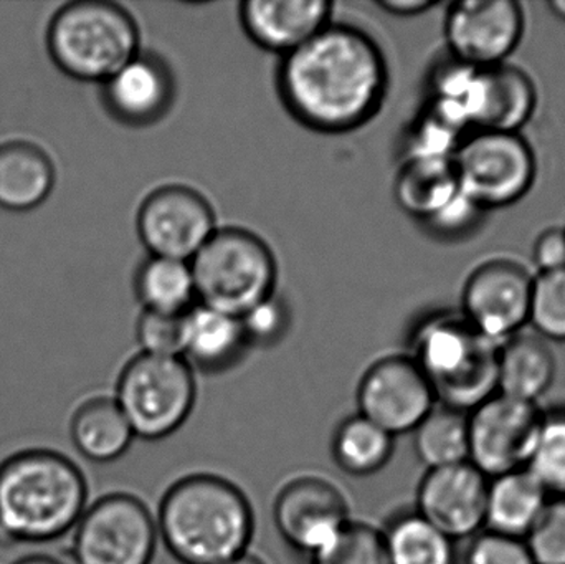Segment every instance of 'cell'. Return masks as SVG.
Masks as SVG:
<instances>
[{
  "label": "cell",
  "instance_id": "83f0119b",
  "mask_svg": "<svg viewBox=\"0 0 565 564\" xmlns=\"http://www.w3.org/2000/svg\"><path fill=\"white\" fill-rule=\"evenodd\" d=\"M394 454V436L361 414L345 419L332 439V457L342 472L369 477L384 469Z\"/></svg>",
  "mask_w": 565,
  "mask_h": 564
},
{
  "label": "cell",
  "instance_id": "836d02e7",
  "mask_svg": "<svg viewBox=\"0 0 565 564\" xmlns=\"http://www.w3.org/2000/svg\"><path fill=\"white\" fill-rule=\"evenodd\" d=\"M524 542L534 564H565V497H550Z\"/></svg>",
  "mask_w": 565,
  "mask_h": 564
},
{
  "label": "cell",
  "instance_id": "60d3db41",
  "mask_svg": "<svg viewBox=\"0 0 565 564\" xmlns=\"http://www.w3.org/2000/svg\"><path fill=\"white\" fill-rule=\"evenodd\" d=\"M222 564H265L262 562L260 558H257V556L248 555V553H245V555L237 556V558L231 560V562H225Z\"/></svg>",
  "mask_w": 565,
  "mask_h": 564
},
{
  "label": "cell",
  "instance_id": "8992f818",
  "mask_svg": "<svg viewBox=\"0 0 565 564\" xmlns=\"http://www.w3.org/2000/svg\"><path fill=\"white\" fill-rule=\"evenodd\" d=\"M199 304L241 318L275 294L277 260L254 232L217 228L191 262Z\"/></svg>",
  "mask_w": 565,
  "mask_h": 564
},
{
  "label": "cell",
  "instance_id": "f1b7e54d",
  "mask_svg": "<svg viewBox=\"0 0 565 564\" xmlns=\"http://www.w3.org/2000/svg\"><path fill=\"white\" fill-rule=\"evenodd\" d=\"M414 446L428 470L468 462V413L437 404L414 430Z\"/></svg>",
  "mask_w": 565,
  "mask_h": 564
},
{
  "label": "cell",
  "instance_id": "5b68a950",
  "mask_svg": "<svg viewBox=\"0 0 565 564\" xmlns=\"http://www.w3.org/2000/svg\"><path fill=\"white\" fill-rule=\"evenodd\" d=\"M498 348L463 317H438L418 330L412 358L438 404L470 413L498 393Z\"/></svg>",
  "mask_w": 565,
  "mask_h": 564
},
{
  "label": "cell",
  "instance_id": "5bb4252c",
  "mask_svg": "<svg viewBox=\"0 0 565 564\" xmlns=\"http://www.w3.org/2000/svg\"><path fill=\"white\" fill-rule=\"evenodd\" d=\"M523 33V7L514 0H461L450 7L445 20L451 55L477 70L503 65Z\"/></svg>",
  "mask_w": 565,
  "mask_h": 564
},
{
  "label": "cell",
  "instance_id": "cb8c5ba5",
  "mask_svg": "<svg viewBox=\"0 0 565 564\" xmlns=\"http://www.w3.org/2000/svg\"><path fill=\"white\" fill-rule=\"evenodd\" d=\"M247 344L241 318L201 304L188 311L184 358L204 370L227 368L241 357Z\"/></svg>",
  "mask_w": 565,
  "mask_h": 564
},
{
  "label": "cell",
  "instance_id": "ac0fdd59",
  "mask_svg": "<svg viewBox=\"0 0 565 564\" xmlns=\"http://www.w3.org/2000/svg\"><path fill=\"white\" fill-rule=\"evenodd\" d=\"M331 12L328 0H247L241 20L257 45L286 56L328 26Z\"/></svg>",
  "mask_w": 565,
  "mask_h": 564
},
{
  "label": "cell",
  "instance_id": "74e56055",
  "mask_svg": "<svg viewBox=\"0 0 565 564\" xmlns=\"http://www.w3.org/2000/svg\"><path fill=\"white\" fill-rule=\"evenodd\" d=\"M377 6L392 15L412 17L434 9L437 3L428 2V0H382V2H377Z\"/></svg>",
  "mask_w": 565,
  "mask_h": 564
},
{
  "label": "cell",
  "instance_id": "2e32d148",
  "mask_svg": "<svg viewBox=\"0 0 565 564\" xmlns=\"http://www.w3.org/2000/svg\"><path fill=\"white\" fill-rule=\"evenodd\" d=\"M490 479L471 462L427 470L417 492L418 515L448 539H473L484 529Z\"/></svg>",
  "mask_w": 565,
  "mask_h": 564
},
{
  "label": "cell",
  "instance_id": "d6a6232c",
  "mask_svg": "<svg viewBox=\"0 0 565 564\" xmlns=\"http://www.w3.org/2000/svg\"><path fill=\"white\" fill-rule=\"evenodd\" d=\"M188 313L168 315L145 310L138 321L142 353L151 357L184 358Z\"/></svg>",
  "mask_w": 565,
  "mask_h": 564
},
{
  "label": "cell",
  "instance_id": "7402d4cb",
  "mask_svg": "<svg viewBox=\"0 0 565 564\" xmlns=\"http://www.w3.org/2000/svg\"><path fill=\"white\" fill-rule=\"evenodd\" d=\"M547 500L550 493L527 469L494 477L488 483L484 529L526 539Z\"/></svg>",
  "mask_w": 565,
  "mask_h": 564
},
{
  "label": "cell",
  "instance_id": "8d00e7d4",
  "mask_svg": "<svg viewBox=\"0 0 565 564\" xmlns=\"http://www.w3.org/2000/svg\"><path fill=\"white\" fill-rule=\"evenodd\" d=\"M533 260L541 274L564 270L565 228H546L534 242Z\"/></svg>",
  "mask_w": 565,
  "mask_h": 564
},
{
  "label": "cell",
  "instance_id": "484cf974",
  "mask_svg": "<svg viewBox=\"0 0 565 564\" xmlns=\"http://www.w3.org/2000/svg\"><path fill=\"white\" fill-rule=\"evenodd\" d=\"M382 535L388 564H457L454 540L417 512L398 515Z\"/></svg>",
  "mask_w": 565,
  "mask_h": 564
},
{
  "label": "cell",
  "instance_id": "52a82bcc",
  "mask_svg": "<svg viewBox=\"0 0 565 564\" xmlns=\"http://www.w3.org/2000/svg\"><path fill=\"white\" fill-rule=\"evenodd\" d=\"M195 394L188 360L141 353L121 371L115 400L136 437L161 440L189 419Z\"/></svg>",
  "mask_w": 565,
  "mask_h": 564
},
{
  "label": "cell",
  "instance_id": "ab89813d",
  "mask_svg": "<svg viewBox=\"0 0 565 564\" xmlns=\"http://www.w3.org/2000/svg\"><path fill=\"white\" fill-rule=\"evenodd\" d=\"M547 7H550L551 12H553L557 19L565 22V0H551V2H547Z\"/></svg>",
  "mask_w": 565,
  "mask_h": 564
},
{
  "label": "cell",
  "instance_id": "1f68e13d",
  "mask_svg": "<svg viewBox=\"0 0 565 564\" xmlns=\"http://www.w3.org/2000/svg\"><path fill=\"white\" fill-rule=\"evenodd\" d=\"M530 323L543 340L565 341V268L534 277Z\"/></svg>",
  "mask_w": 565,
  "mask_h": 564
},
{
  "label": "cell",
  "instance_id": "30bf717a",
  "mask_svg": "<svg viewBox=\"0 0 565 564\" xmlns=\"http://www.w3.org/2000/svg\"><path fill=\"white\" fill-rule=\"evenodd\" d=\"M544 411L497 393L468 413V462L488 479L526 469Z\"/></svg>",
  "mask_w": 565,
  "mask_h": 564
},
{
  "label": "cell",
  "instance_id": "603a6c76",
  "mask_svg": "<svg viewBox=\"0 0 565 564\" xmlns=\"http://www.w3.org/2000/svg\"><path fill=\"white\" fill-rule=\"evenodd\" d=\"M75 449L89 462L109 464L128 453L136 439L115 397H92L79 404L70 421Z\"/></svg>",
  "mask_w": 565,
  "mask_h": 564
},
{
  "label": "cell",
  "instance_id": "6da1fadb",
  "mask_svg": "<svg viewBox=\"0 0 565 564\" xmlns=\"http://www.w3.org/2000/svg\"><path fill=\"white\" fill-rule=\"evenodd\" d=\"M388 70L377 43L351 25L329 23L282 56L278 88L286 108L308 128L345 132L384 103Z\"/></svg>",
  "mask_w": 565,
  "mask_h": 564
},
{
  "label": "cell",
  "instance_id": "4dcf8cb0",
  "mask_svg": "<svg viewBox=\"0 0 565 564\" xmlns=\"http://www.w3.org/2000/svg\"><path fill=\"white\" fill-rule=\"evenodd\" d=\"M312 564H388L384 535L365 523L349 522L345 529L312 556Z\"/></svg>",
  "mask_w": 565,
  "mask_h": 564
},
{
  "label": "cell",
  "instance_id": "3957f363",
  "mask_svg": "<svg viewBox=\"0 0 565 564\" xmlns=\"http://www.w3.org/2000/svg\"><path fill=\"white\" fill-rule=\"evenodd\" d=\"M156 525L166 549L182 564H222L247 553L255 520L237 486L199 473L166 492Z\"/></svg>",
  "mask_w": 565,
  "mask_h": 564
},
{
  "label": "cell",
  "instance_id": "7a4b0ae2",
  "mask_svg": "<svg viewBox=\"0 0 565 564\" xmlns=\"http://www.w3.org/2000/svg\"><path fill=\"white\" fill-rule=\"evenodd\" d=\"M88 509V483L65 454L25 449L0 462V545L55 542Z\"/></svg>",
  "mask_w": 565,
  "mask_h": 564
},
{
  "label": "cell",
  "instance_id": "7c38bea8",
  "mask_svg": "<svg viewBox=\"0 0 565 564\" xmlns=\"http://www.w3.org/2000/svg\"><path fill=\"white\" fill-rule=\"evenodd\" d=\"M534 277L516 262L498 258L480 265L463 288L461 317L501 347L530 323Z\"/></svg>",
  "mask_w": 565,
  "mask_h": 564
},
{
  "label": "cell",
  "instance_id": "9c48e42d",
  "mask_svg": "<svg viewBox=\"0 0 565 564\" xmlns=\"http://www.w3.org/2000/svg\"><path fill=\"white\" fill-rule=\"evenodd\" d=\"M158 525L148 507L128 493H109L83 513L73 535L76 564H151Z\"/></svg>",
  "mask_w": 565,
  "mask_h": 564
},
{
  "label": "cell",
  "instance_id": "ffe728a7",
  "mask_svg": "<svg viewBox=\"0 0 565 564\" xmlns=\"http://www.w3.org/2000/svg\"><path fill=\"white\" fill-rule=\"evenodd\" d=\"M556 357L537 334L518 333L498 348V393L537 404L556 381Z\"/></svg>",
  "mask_w": 565,
  "mask_h": 564
},
{
  "label": "cell",
  "instance_id": "d590c367",
  "mask_svg": "<svg viewBox=\"0 0 565 564\" xmlns=\"http://www.w3.org/2000/svg\"><path fill=\"white\" fill-rule=\"evenodd\" d=\"M241 321L248 343L268 347L277 343L288 330V307L274 294L242 315Z\"/></svg>",
  "mask_w": 565,
  "mask_h": 564
},
{
  "label": "cell",
  "instance_id": "277c9868",
  "mask_svg": "<svg viewBox=\"0 0 565 564\" xmlns=\"http://www.w3.org/2000/svg\"><path fill=\"white\" fill-rule=\"evenodd\" d=\"M46 45L66 75L79 82L106 83L139 55L138 23L118 3L76 0L53 17Z\"/></svg>",
  "mask_w": 565,
  "mask_h": 564
},
{
  "label": "cell",
  "instance_id": "44dd1931",
  "mask_svg": "<svg viewBox=\"0 0 565 564\" xmlns=\"http://www.w3.org/2000/svg\"><path fill=\"white\" fill-rule=\"evenodd\" d=\"M55 166L45 151L26 141L0 146V205L13 212L39 207L55 188Z\"/></svg>",
  "mask_w": 565,
  "mask_h": 564
},
{
  "label": "cell",
  "instance_id": "e0dca14e",
  "mask_svg": "<svg viewBox=\"0 0 565 564\" xmlns=\"http://www.w3.org/2000/svg\"><path fill=\"white\" fill-rule=\"evenodd\" d=\"M537 93L533 79L516 66L477 70L465 102V121L480 131L520 132L533 118Z\"/></svg>",
  "mask_w": 565,
  "mask_h": 564
},
{
  "label": "cell",
  "instance_id": "4fadbf2b",
  "mask_svg": "<svg viewBox=\"0 0 565 564\" xmlns=\"http://www.w3.org/2000/svg\"><path fill=\"white\" fill-rule=\"evenodd\" d=\"M437 404L434 387L412 357L377 361L359 384V414L394 437L414 433Z\"/></svg>",
  "mask_w": 565,
  "mask_h": 564
},
{
  "label": "cell",
  "instance_id": "e575fe53",
  "mask_svg": "<svg viewBox=\"0 0 565 564\" xmlns=\"http://www.w3.org/2000/svg\"><path fill=\"white\" fill-rule=\"evenodd\" d=\"M465 564H534L524 539L483 529L471 539Z\"/></svg>",
  "mask_w": 565,
  "mask_h": 564
},
{
  "label": "cell",
  "instance_id": "f35d334b",
  "mask_svg": "<svg viewBox=\"0 0 565 564\" xmlns=\"http://www.w3.org/2000/svg\"><path fill=\"white\" fill-rule=\"evenodd\" d=\"M13 564H65L62 560L55 558L52 555H42V553H36V555H26L23 558L17 560Z\"/></svg>",
  "mask_w": 565,
  "mask_h": 564
},
{
  "label": "cell",
  "instance_id": "ba28073f",
  "mask_svg": "<svg viewBox=\"0 0 565 564\" xmlns=\"http://www.w3.org/2000/svg\"><path fill=\"white\" fill-rule=\"evenodd\" d=\"M458 189L471 204L488 209L520 202L536 179V158L520 132L478 131L454 155Z\"/></svg>",
  "mask_w": 565,
  "mask_h": 564
},
{
  "label": "cell",
  "instance_id": "f546056e",
  "mask_svg": "<svg viewBox=\"0 0 565 564\" xmlns=\"http://www.w3.org/2000/svg\"><path fill=\"white\" fill-rule=\"evenodd\" d=\"M550 497H565V409L544 411L540 436L526 467Z\"/></svg>",
  "mask_w": 565,
  "mask_h": 564
},
{
  "label": "cell",
  "instance_id": "d6986e66",
  "mask_svg": "<svg viewBox=\"0 0 565 564\" xmlns=\"http://www.w3.org/2000/svg\"><path fill=\"white\" fill-rule=\"evenodd\" d=\"M105 99L119 121L131 126L151 125L171 108L174 79L161 60L138 55L105 83Z\"/></svg>",
  "mask_w": 565,
  "mask_h": 564
},
{
  "label": "cell",
  "instance_id": "8fae6325",
  "mask_svg": "<svg viewBox=\"0 0 565 564\" xmlns=\"http://www.w3.org/2000/svg\"><path fill=\"white\" fill-rule=\"evenodd\" d=\"M215 232L214 209L185 185L158 189L139 209L138 234L151 257L191 262Z\"/></svg>",
  "mask_w": 565,
  "mask_h": 564
},
{
  "label": "cell",
  "instance_id": "d4e9b609",
  "mask_svg": "<svg viewBox=\"0 0 565 564\" xmlns=\"http://www.w3.org/2000/svg\"><path fill=\"white\" fill-rule=\"evenodd\" d=\"M395 192L404 211L428 221L460 194L454 158L408 159Z\"/></svg>",
  "mask_w": 565,
  "mask_h": 564
},
{
  "label": "cell",
  "instance_id": "4316f807",
  "mask_svg": "<svg viewBox=\"0 0 565 564\" xmlns=\"http://www.w3.org/2000/svg\"><path fill=\"white\" fill-rule=\"evenodd\" d=\"M136 291L145 310L156 313H188L194 301V275L189 262L151 257L139 268Z\"/></svg>",
  "mask_w": 565,
  "mask_h": 564
},
{
  "label": "cell",
  "instance_id": "9a60e30c",
  "mask_svg": "<svg viewBox=\"0 0 565 564\" xmlns=\"http://www.w3.org/2000/svg\"><path fill=\"white\" fill-rule=\"evenodd\" d=\"M274 515L282 540L311 558L351 522L344 496L318 477H301L282 487Z\"/></svg>",
  "mask_w": 565,
  "mask_h": 564
}]
</instances>
